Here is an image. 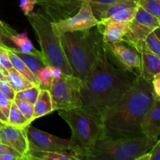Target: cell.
<instances>
[{
    "label": "cell",
    "instance_id": "1",
    "mask_svg": "<svg viewBox=\"0 0 160 160\" xmlns=\"http://www.w3.org/2000/svg\"><path fill=\"white\" fill-rule=\"evenodd\" d=\"M108 52L101 36L96 61L89 74L81 81L80 88L81 106L100 119L137 78L129 70L114 65Z\"/></svg>",
    "mask_w": 160,
    "mask_h": 160
},
{
    "label": "cell",
    "instance_id": "2",
    "mask_svg": "<svg viewBox=\"0 0 160 160\" xmlns=\"http://www.w3.org/2000/svg\"><path fill=\"white\" fill-rule=\"evenodd\" d=\"M154 99L152 82L137 76L128 90L102 117V138H130L142 134L141 122Z\"/></svg>",
    "mask_w": 160,
    "mask_h": 160
},
{
    "label": "cell",
    "instance_id": "3",
    "mask_svg": "<svg viewBox=\"0 0 160 160\" xmlns=\"http://www.w3.org/2000/svg\"><path fill=\"white\" fill-rule=\"evenodd\" d=\"M101 35L92 28L60 34L61 43L72 73L81 81L92 70L97 58Z\"/></svg>",
    "mask_w": 160,
    "mask_h": 160
},
{
    "label": "cell",
    "instance_id": "4",
    "mask_svg": "<svg viewBox=\"0 0 160 160\" xmlns=\"http://www.w3.org/2000/svg\"><path fill=\"white\" fill-rule=\"evenodd\" d=\"M156 142L142 134L130 138H103L84 153V158L89 160H136L149 152Z\"/></svg>",
    "mask_w": 160,
    "mask_h": 160
},
{
    "label": "cell",
    "instance_id": "5",
    "mask_svg": "<svg viewBox=\"0 0 160 160\" xmlns=\"http://www.w3.org/2000/svg\"><path fill=\"white\" fill-rule=\"evenodd\" d=\"M27 17L37 36L45 65L58 67L64 74L73 75L62 48L60 34L54 23L45 16L34 12Z\"/></svg>",
    "mask_w": 160,
    "mask_h": 160
},
{
    "label": "cell",
    "instance_id": "6",
    "mask_svg": "<svg viewBox=\"0 0 160 160\" xmlns=\"http://www.w3.org/2000/svg\"><path fill=\"white\" fill-rule=\"evenodd\" d=\"M58 112L70 126L71 130L70 139L82 151L83 156L103 137L101 119L82 106Z\"/></svg>",
    "mask_w": 160,
    "mask_h": 160
},
{
    "label": "cell",
    "instance_id": "7",
    "mask_svg": "<svg viewBox=\"0 0 160 160\" xmlns=\"http://www.w3.org/2000/svg\"><path fill=\"white\" fill-rule=\"evenodd\" d=\"M81 80L73 75L62 74L53 79L49 88L54 111L67 110L81 106Z\"/></svg>",
    "mask_w": 160,
    "mask_h": 160
},
{
    "label": "cell",
    "instance_id": "8",
    "mask_svg": "<svg viewBox=\"0 0 160 160\" xmlns=\"http://www.w3.org/2000/svg\"><path fill=\"white\" fill-rule=\"evenodd\" d=\"M29 152H74L84 156L79 147L71 140L61 138L28 125L26 128Z\"/></svg>",
    "mask_w": 160,
    "mask_h": 160
},
{
    "label": "cell",
    "instance_id": "9",
    "mask_svg": "<svg viewBox=\"0 0 160 160\" xmlns=\"http://www.w3.org/2000/svg\"><path fill=\"white\" fill-rule=\"evenodd\" d=\"M160 26V20L138 5L137 12L129 23V29L123 40L140 52L147 36Z\"/></svg>",
    "mask_w": 160,
    "mask_h": 160
},
{
    "label": "cell",
    "instance_id": "10",
    "mask_svg": "<svg viewBox=\"0 0 160 160\" xmlns=\"http://www.w3.org/2000/svg\"><path fill=\"white\" fill-rule=\"evenodd\" d=\"M98 20L95 17L90 2L82 0L78 13L73 17L62 19L54 23L59 34L65 32L85 31L98 24Z\"/></svg>",
    "mask_w": 160,
    "mask_h": 160
},
{
    "label": "cell",
    "instance_id": "11",
    "mask_svg": "<svg viewBox=\"0 0 160 160\" xmlns=\"http://www.w3.org/2000/svg\"><path fill=\"white\" fill-rule=\"evenodd\" d=\"M105 45L123 68L134 73L136 76H140V52L133 45L123 40L105 44Z\"/></svg>",
    "mask_w": 160,
    "mask_h": 160
},
{
    "label": "cell",
    "instance_id": "12",
    "mask_svg": "<svg viewBox=\"0 0 160 160\" xmlns=\"http://www.w3.org/2000/svg\"><path fill=\"white\" fill-rule=\"evenodd\" d=\"M26 128H18L6 123L0 128V142L20 153L24 159L25 156L29 152Z\"/></svg>",
    "mask_w": 160,
    "mask_h": 160
},
{
    "label": "cell",
    "instance_id": "13",
    "mask_svg": "<svg viewBox=\"0 0 160 160\" xmlns=\"http://www.w3.org/2000/svg\"><path fill=\"white\" fill-rule=\"evenodd\" d=\"M141 133L152 139L160 138V101L154 99L141 122Z\"/></svg>",
    "mask_w": 160,
    "mask_h": 160
},
{
    "label": "cell",
    "instance_id": "14",
    "mask_svg": "<svg viewBox=\"0 0 160 160\" xmlns=\"http://www.w3.org/2000/svg\"><path fill=\"white\" fill-rule=\"evenodd\" d=\"M130 22L99 21L98 31L105 44L123 40L129 29Z\"/></svg>",
    "mask_w": 160,
    "mask_h": 160
},
{
    "label": "cell",
    "instance_id": "15",
    "mask_svg": "<svg viewBox=\"0 0 160 160\" xmlns=\"http://www.w3.org/2000/svg\"><path fill=\"white\" fill-rule=\"evenodd\" d=\"M141 73L146 81H150L160 73V58L147 48L143 43L140 51Z\"/></svg>",
    "mask_w": 160,
    "mask_h": 160
},
{
    "label": "cell",
    "instance_id": "16",
    "mask_svg": "<svg viewBox=\"0 0 160 160\" xmlns=\"http://www.w3.org/2000/svg\"><path fill=\"white\" fill-rule=\"evenodd\" d=\"M92 11L98 21H102L109 18L113 14L123 9L134 7L138 6V1L137 0H129V1L120 2L113 4H96L90 3Z\"/></svg>",
    "mask_w": 160,
    "mask_h": 160
},
{
    "label": "cell",
    "instance_id": "17",
    "mask_svg": "<svg viewBox=\"0 0 160 160\" xmlns=\"http://www.w3.org/2000/svg\"><path fill=\"white\" fill-rule=\"evenodd\" d=\"M25 159L38 160H81L82 156L74 152H29Z\"/></svg>",
    "mask_w": 160,
    "mask_h": 160
},
{
    "label": "cell",
    "instance_id": "18",
    "mask_svg": "<svg viewBox=\"0 0 160 160\" xmlns=\"http://www.w3.org/2000/svg\"><path fill=\"white\" fill-rule=\"evenodd\" d=\"M51 95L48 89H40L38 98L34 103V120L53 112Z\"/></svg>",
    "mask_w": 160,
    "mask_h": 160
},
{
    "label": "cell",
    "instance_id": "19",
    "mask_svg": "<svg viewBox=\"0 0 160 160\" xmlns=\"http://www.w3.org/2000/svg\"><path fill=\"white\" fill-rule=\"evenodd\" d=\"M18 57L22 59L23 62L27 65V67L31 70L34 75L41 70L45 67V63L42 59V56L41 54V52L37 50L34 52L31 53H24L22 52L19 49L17 48H10Z\"/></svg>",
    "mask_w": 160,
    "mask_h": 160
},
{
    "label": "cell",
    "instance_id": "20",
    "mask_svg": "<svg viewBox=\"0 0 160 160\" xmlns=\"http://www.w3.org/2000/svg\"><path fill=\"white\" fill-rule=\"evenodd\" d=\"M3 72L5 78L7 80L16 92H20L35 85L13 67L9 70H3Z\"/></svg>",
    "mask_w": 160,
    "mask_h": 160
},
{
    "label": "cell",
    "instance_id": "21",
    "mask_svg": "<svg viewBox=\"0 0 160 160\" xmlns=\"http://www.w3.org/2000/svg\"><path fill=\"white\" fill-rule=\"evenodd\" d=\"M6 49L8 51V54H9V59H10L11 63H12V67L16 69L17 71L20 72V73H22L23 76L26 77L33 84H35V85H38V83L37 79H36L35 75L27 67L26 64L22 61V59L20 57H18L10 48H6Z\"/></svg>",
    "mask_w": 160,
    "mask_h": 160
},
{
    "label": "cell",
    "instance_id": "22",
    "mask_svg": "<svg viewBox=\"0 0 160 160\" xmlns=\"http://www.w3.org/2000/svg\"><path fill=\"white\" fill-rule=\"evenodd\" d=\"M9 40L22 52L31 53L37 51V49L34 48L31 40L28 38L27 31L12 34L9 36Z\"/></svg>",
    "mask_w": 160,
    "mask_h": 160
},
{
    "label": "cell",
    "instance_id": "23",
    "mask_svg": "<svg viewBox=\"0 0 160 160\" xmlns=\"http://www.w3.org/2000/svg\"><path fill=\"white\" fill-rule=\"evenodd\" d=\"M7 124L18 127V128H26L28 125L31 124L28 119L25 118L24 116L22 114L13 101L11 105L9 116L7 117Z\"/></svg>",
    "mask_w": 160,
    "mask_h": 160
},
{
    "label": "cell",
    "instance_id": "24",
    "mask_svg": "<svg viewBox=\"0 0 160 160\" xmlns=\"http://www.w3.org/2000/svg\"><path fill=\"white\" fill-rule=\"evenodd\" d=\"M38 86L41 89H48L51 87L52 82L51 66H45L44 68L41 69L35 75Z\"/></svg>",
    "mask_w": 160,
    "mask_h": 160
},
{
    "label": "cell",
    "instance_id": "25",
    "mask_svg": "<svg viewBox=\"0 0 160 160\" xmlns=\"http://www.w3.org/2000/svg\"><path fill=\"white\" fill-rule=\"evenodd\" d=\"M138 6H134V7L128 8V9H123L117 13L113 14L109 18L106 19L102 21H120V22H131L133 20V18L135 16L136 12H137Z\"/></svg>",
    "mask_w": 160,
    "mask_h": 160
},
{
    "label": "cell",
    "instance_id": "26",
    "mask_svg": "<svg viewBox=\"0 0 160 160\" xmlns=\"http://www.w3.org/2000/svg\"><path fill=\"white\" fill-rule=\"evenodd\" d=\"M40 89L41 88H39L38 85H34L33 87L29 88L16 92L15 98L23 100V101L28 102L34 104L35 102L36 99H37Z\"/></svg>",
    "mask_w": 160,
    "mask_h": 160
},
{
    "label": "cell",
    "instance_id": "27",
    "mask_svg": "<svg viewBox=\"0 0 160 160\" xmlns=\"http://www.w3.org/2000/svg\"><path fill=\"white\" fill-rule=\"evenodd\" d=\"M13 102L25 118L28 119L31 123H32L34 121V104L17 98H14Z\"/></svg>",
    "mask_w": 160,
    "mask_h": 160
},
{
    "label": "cell",
    "instance_id": "28",
    "mask_svg": "<svg viewBox=\"0 0 160 160\" xmlns=\"http://www.w3.org/2000/svg\"><path fill=\"white\" fill-rule=\"evenodd\" d=\"M15 33V31L6 23L3 22L0 23V46L6 48H14L13 46L10 45L12 43L9 40V36Z\"/></svg>",
    "mask_w": 160,
    "mask_h": 160
},
{
    "label": "cell",
    "instance_id": "29",
    "mask_svg": "<svg viewBox=\"0 0 160 160\" xmlns=\"http://www.w3.org/2000/svg\"><path fill=\"white\" fill-rule=\"evenodd\" d=\"M138 5L160 20V0H138Z\"/></svg>",
    "mask_w": 160,
    "mask_h": 160
},
{
    "label": "cell",
    "instance_id": "30",
    "mask_svg": "<svg viewBox=\"0 0 160 160\" xmlns=\"http://www.w3.org/2000/svg\"><path fill=\"white\" fill-rule=\"evenodd\" d=\"M144 44L148 49L160 58V39L155 34L154 31L147 36Z\"/></svg>",
    "mask_w": 160,
    "mask_h": 160
},
{
    "label": "cell",
    "instance_id": "31",
    "mask_svg": "<svg viewBox=\"0 0 160 160\" xmlns=\"http://www.w3.org/2000/svg\"><path fill=\"white\" fill-rule=\"evenodd\" d=\"M0 91H1L2 93H4L9 99L13 101L14 98H15L16 92L13 90V88L11 87L9 83L8 82L7 80L5 78L0 79Z\"/></svg>",
    "mask_w": 160,
    "mask_h": 160
},
{
    "label": "cell",
    "instance_id": "32",
    "mask_svg": "<svg viewBox=\"0 0 160 160\" xmlns=\"http://www.w3.org/2000/svg\"><path fill=\"white\" fill-rule=\"evenodd\" d=\"M0 67L3 70H9L12 67L7 49L1 46H0Z\"/></svg>",
    "mask_w": 160,
    "mask_h": 160
},
{
    "label": "cell",
    "instance_id": "33",
    "mask_svg": "<svg viewBox=\"0 0 160 160\" xmlns=\"http://www.w3.org/2000/svg\"><path fill=\"white\" fill-rule=\"evenodd\" d=\"M12 101L9 99L4 93L0 91V109L2 112L5 115V117L7 118L9 116V110H10L11 105H12Z\"/></svg>",
    "mask_w": 160,
    "mask_h": 160
},
{
    "label": "cell",
    "instance_id": "34",
    "mask_svg": "<svg viewBox=\"0 0 160 160\" xmlns=\"http://www.w3.org/2000/svg\"><path fill=\"white\" fill-rule=\"evenodd\" d=\"M37 3V0H20V7L25 16L29 15L33 12Z\"/></svg>",
    "mask_w": 160,
    "mask_h": 160
},
{
    "label": "cell",
    "instance_id": "35",
    "mask_svg": "<svg viewBox=\"0 0 160 160\" xmlns=\"http://www.w3.org/2000/svg\"><path fill=\"white\" fill-rule=\"evenodd\" d=\"M23 156L15 150L10 149L0 156V160H23Z\"/></svg>",
    "mask_w": 160,
    "mask_h": 160
},
{
    "label": "cell",
    "instance_id": "36",
    "mask_svg": "<svg viewBox=\"0 0 160 160\" xmlns=\"http://www.w3.org/2000/svg\"><path fill=\"white\" fill-rule=\"evenodd\" d=\"M153 96L156 100L160 101V73H158L152 81Z\"/></svg>",
    "mask_w": 160,
    "mask_h": 160
},
{
    "label": "cell",
    "instance_id": "37",
    "mask_svg": "<svg viewBox=\"0 0 160 160\" xmlns=\"http://www.w3.org/2000/svg\"><path fill=\"white\" fill-rule=\"evenodd\" d=\"M149 153L151 154L150 160H160V138L157 141L153 148L150 150Z\"/></svg>",
    "mask_w": 160,
    "mask_h": 160
},
{
    "label": "cell",
    "instance_id": "38",
    "mask_svg": "<svg viewBox=\"0 0 160 160\" xmlns=\"http://www.w3.org/2000/svg\"><path fill=\"white\" fill-rule=\"evenodd\" d=\"M82 1V0H81ZM90 3H96V4H113V3L120 2L129 1V0H84ZM138 1V0H137Z\"/></svg>",
    "mask_w": 160,
    "mask_h": 160
},
{
    "label": "cell",
    "instance_id": "39",
    "mask_svg": "<svg viewBox=\"0 0 160 160\" xmlns=\"http://www.w3.org/2000/svg\"><path fill=\"white\" fill-rule=\"evenodd\" d=\"M64 74L63 72L62 71V70L58 67H52V75L53 79H57L59 78L60 77H62V75Z\"/></svg>",
    "mask_w": 160,
    "mask_h": 160
},
{
    "label": "cell",
    "instance_id": "40",
    "mask_svg": "<svg viewBox=\"0 0 160 160\" xmlns=\"http://www.w3.org/2000/svg\"><path fill=\"white\" fill-rule=\"evenodd\" d=\"M10 149H12V148H11L10 147L7 146V145H4V144H2L0 142V156H1L2 153L6 152L9 151V150H10Z\"/></svg>",
    "mask_w": 160,
    "mask_h": 160
},
{
    "label": "cell",
    "instance_id": "41",
    "mask_svg": "<svg viewBox=\"0 0 160 160\" xmlns=\"http://www.w3.org/2000/svg\"><path fill=\"white\" fill-rule=\"evenodd\" d=\"M0 120H1L3 123H7V118L5 117V115L3 114V112H2L1 109H0Z\"/></svg>",
    "mask_w": 160,
    "mask_h": 160
},
{
    "label": "cell",
    "instance_id": "42",
    "mask_svg": "<svg viewBox=\"0 0 160 160\" xmlns=\"http://www.w3.org/2000/svg\"><path fill=\"white\" fill-rule=\"evenodd\" d=\"M154 32H155V34L157 35V37L160 39V26L159 27V28H157L156 30H155Z\"/></svg>",
    "mask_w": 160,
    "mask_h": 160
},
{
    "label": "cell",
    "instance_id": "43",
    "mask_svg": "<svg viewBox=\"0 0 160 160\" xmlns=\"http://www.w3.org/2000/svg\"><path fill=\"white\" fill-rule=\"evenodd\" d=\"M5 78V76H4V72H3V69L0 67V79H2V78Z\"/></svg>",
    "mask_w": 160,
    "mask_h": 160
},
{
    "label": "cell",
    "instance_id": "44",
    "mask_svg": "<svg viewBox=\"0 0 160 160\" xmlns=\"http://www.w3.org/2000/svg\"><path fill=\"white\" fill-rule=\"evenodd\" d=\"M4 124H6V123H2V121H1V120H0V128H2V126H3V125H4Z\"/></svg>",
    "mask_w": 160,
    "mask_h": 160
},
{
    "label": "cell",
    "instance_id": "45",
    "mask_svg": "<svg viewBox=\"0 0 160 160\" xmlns=\"http://www.w3.org/2000/svg\"><path fill=\"white\" fill-rule=\"evenodd\" d=\"M2 23V21H1V20H0V23Z\"/></svg>",
    "mask_w": 160,
    "mask_h": 160
}]
</instances>
